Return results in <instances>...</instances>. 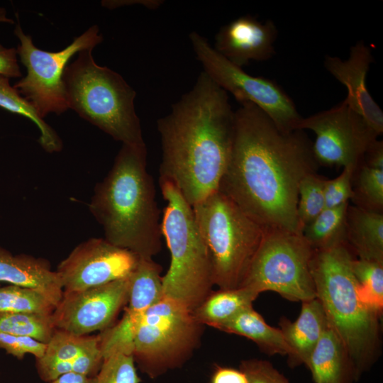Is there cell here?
I'll return each instance as SVG.
<instances>
[{
    "label": "cell",
    "instance_id": "obj_1",
    "mask_svg": "<svg viewBox=\"0 0 383 383\" xmlns=\"http://www.w3.org/2000/svg\"><path fill=\"white\" fill-rule=\"evenodd\" d=\"M227 168L218 191L265 228L302 233L298 189L317 172L313 143L303 130L284 132L257 106L240 103Z\"/></svg>",
    "mask_w": 383,
    "mask_h": 383
},
{
    "label": "cell",
    "instance_id": "obj_2",
    "mask_svg": "<svg viewBox=\"0 0 383 383\" xmlns=\"http://www.w3.org/2000/svg\"><path fill=\"white\" fill-rule=\"evenodd\" d=\"M234 123L228 93L204 71L157 120L160 179L172 183L192 206L218 191L231 155Z\"/></svg>",
    "mask_w": 383,
    "mask_h": 383
},
{
    "label": "cell",
    "instance_id": "obj_3",
    "mask_svg": "<svg viewBox=\"0 0 383 383\" xmlns=\"http://www.w3.org/2000/svg\"><path fill=\"white\" fill-rule=\"evenodd\" d=\"M89 209L110 243L143 258L160 252V212L145 144H122L111 169L95 187Z\"/></svg>",
    "mask_w": 383,
    "mask_h": 383
},
{
    "label": "cell",
    "instance_id": "obj_4",
    "mask_svg": "<svg viewBox=\"0 0 383 383\" xmlns=\"http://www.w3.org/2000/svg\"><path fill=\"white\" fill-rule=\"evenodd\" d=\"M346 243L313 250L311 261L316 298L328 324L340 338L357 379L374 361L379 318L360 300Z\"/></svg>",
    "mask_w": 383,
    "mask_h": 383
},
{
    "label": "cell",
    "instance_id": "obj_5",
    "mask_svg": "<svg viewBox=\"0 0 383 383\" xmlns=\"http://www.w3.org/2000/svg\"><path fill=\"white\" fill-rule=\"evenodd\" d=\"M93 49L79 51L62 76L68 109L122 144H145L135 112V91L121 75L96 64Z\"/></svg>",
    "mask_w": 383,
    "mask_h": 383
},
{
    "label": "cell",
    "instance_id": "obj_6",
    "mask_svg": "<svg viewBox=\"0 0 383 383\" xmlns=\"http://www.w3.org/2000/svg\"><path fill=\"white\" fill-rule=\"evenodd\" d=\"M159 182L166 201L161 232L171 255L170 267L162 279L164 296L193 312L214 285L209 254L192 206L172 183Z\"/></svg>",
    "mask_w": 383,
    "mask_h": 383
},
{
    "label": "cell",
    "instance_id": "obj_7",
    "mask_svg": "<svg viewBox=\"0 0 383 383\" xmlns=\"http://www.w3.org/2000/svg\"><path fill=\"white\" fill-rule=\"evenodd\" d=\"M192 209L209 254L213 284L223 289L240 287L265 228L219 191Z\"/></svg>",
    "mask_w": 383,
    "mask_h": 383
},
{
    "label": "cell",
    "instance_id": "obj_8",
    "mask_svg": "<svg viewBox=\"0 0 383 383\" xmlns=\"http://www.w3.org/2000/svg\"><path fill=\"white\" fill-rule=\"evenodd\" d=\"M203 325L192 312L164 296L143 315L133 343L132 356L142 372L157 378L181 367L199 344Z\"/></svg>",
    "mask_w": 383,
    "mask_h": 383
},
{
    "label": "cell",
    "instance_id": "obj_9",
    "mask_svg": "<svg viewBox=\"0 0 383 383\" xmlns=\"http://www.w3.org/2000/svg\"><path fill=\"white\" fill-rule=\"evenodd\" d=\"M313 249L302 233L265 228L240 287L259 294L273 291L293 301L316 298L311 272Z\"/></svg>",
    "mask_w": 383,
    "mask_h": 383
},
{
    "label": "cell",
    "instance_id": "obj_10",
    "mask_svg": "<svg viewBox=\"0 0 383 383\" xmlns=\"http://www.w3.org/2000/svg\"><path fill=\"white\" fill-rule=\"evenodd\" d=\"M14 34L19 43L16 48L20 62L26 69V75L13 87L44 119L50 113L60 115L67 111L62 76L71 58L79 51L94 49L103 41L97 25L90 26L62 50L50 52L39 49L32 37L25 33L19 23Z\"/></svg>",
    "mask_w": 383,
    "mask_h": 383
},
{
    "label": "cell",
    "instance_id": "obj_11",
    "mask_svg": "<svg viewBox=\"0 0 383 383\" xmlns=\"http://www.w3.org/2000/svg\"><path fill=\"white\" fill-rule=\"evenodd\" d=\"M193 50L205 72L220 87L240 104L250 102L262 110L281 131L298 130L301 116L287 93L276 82L246 73L218 53L199 33L189 35Z\"/></svg>",
    "mask_w": 383,
    "mask_h": 383
},
{
    "label": "cell",
    "instance_id": "obj_12",
    "mask_svg": "<svg viewBox=\"0 0 383 383\" xmlns=\"http://www.w3.org/2000/svg\"><path fill=\"white\" fill-rule=\"evenodd\" d=\"M298 130H310L316 135L312 148L319 165L349 167L360 165L377 134L363 118L343 101L339 104L301 118Z\"/></svg>",
    "mask_w": 383,
    "mask_h": 383
},
{
    "label": "cell",
    "instance_id": "obj_13",
    "mask_svg": "<svg viewBox=\"0 0 383 383\" xmlns=\"http://www.w3.org/2000/svg\"><path fill=\"white\" fill-rule=\"evenodd\" d=\"M139 258L104 238H91L77 245L56 272L63 292H78L128 277Z\"/></svg>",
    "mask_w": 383,
    "mask_h": 383
},
{
    "label": "cell",
    "instance_id": "obj_14",
    "mask_svg": "<svg viewBox=\"0 0 383 383\" xmlns=\"http://www.w3.org/2000/svg\"><path fill=\"white\" fill-rule=\"evenodd\" d=\"M129 277L82 291L63 292L51 315L55 329L77 335L104 331L128 301Z\"/></svg>",
    "mask_w": 383,
    "mask_h": 383
},
{
    "label": "cell",
    "instance_id": "obj_15",
    "mask_svg": "<svg viewBox=\"0 0 383 383\" xmlns=\"http://www.w3.org/2000/svg\"><path fill=\"white\" fill-rule=\"evenodd\" d=\"M103 361L99 334L77 335L55 329L43 356L35 359V367L40 379L48 382L70 372L93 377Z\"/></svg>",
    "mask_w": 383,
    "mask_h": 383
},
{
    "label": "cell",
    "instance_id": "obj_16",
    "mask_svg": "<svg viewBox=\"0 0 383 383\" xmlns=\"http://www.w3.org/2000/svg\"><path fill=\"white\" fill-rule=\"evenodd\" d=\"M278 30L272 21L240 16L222 26L215 37L214 50L232 64L243 68L251 61H265L275 54Z\"/></svg>",
    "mask_w": 383,
    "mask_h": 383
},
{
    "label": "cell",
    "instance_id": "obj_17",
    "mask_svg": "<svg viewBox=\"0 0 383 383\" xmlns=\"http://www.w3.org/2000/svg\"><path fill=\"white\" fill-rule=\"evenodd\" d=\"M372 62L371 48L363 42H358L350 48L347 60L328 55L324 66L346 87L348 94L343 101L361 116L379 136L383 133V113L371 96L366 84L367 72Z\"/></svg>",
    "mask_w": 383,
    "mask_h": 383
},
{
    "label": "cell",
    "instance_id": "obj_18",
    "mask_svg": "<svg viewBox=\"0 0 383 383\" xmlns=\"http://www.w3.org/2000/svg\"><path fill=\"white\" fill-rule=\"evenodd\" d=\"M0 282L33 289L55 307L63 294L60 278L47 260L26 254L13 255L1 247Z\"/></svg>",
    "mask_w": 383,
    "mask_h": 383
},
{
    "label": "cell",
    "instance_id": "obj_19",
    "mask_svg": "<svg viewBox=\"0 0 383 383\" xmlns=\"http://www.w3.org/2000/svg\"><path fill=\"white\" fill-rule=\"evenodd\" d=\"M160 273L161 267L152 259L139 258L129 276L128 306L117 323L119 328L134 333L147 310L164 297Z\"/></svg>",
    "mask_w": 383,
    "mask_h": 383
},
{
    "label": "cell",
    "instance_id": "obj_20",
    "mask_svg": "<svg viewBox=\"0 0 383 383\" xmlns=\"http://www.w3.org/2000/svg\"><path fill=\"white\" fill-rule=\"evenodd\" d=\"M328 324L324 310L317 298L302 302L301 312L295 321L282 320L280 330L291 350L288 356L291 365L304 363L306 365Z\"/></svg>",
    "mask_w": 383,
    "mask_h": 383
},
{
    "label": "cell",
    "instance_id": "obj_21",
    "mask_svg": "<svg viewBox=\"0 0 383 383\" xmlns=\"http://www.w3.org/2000/svg\"><path fill=\"white\" fill-rule=\"evenodd\" d=\"M306 365L316 383H353L357 379L340 338L329 324Z\"/></svg>",
    "mask_w": 383,
    "mask_h": 383
},
{
    "label": "cell",
    "instance_id": "obj_22",
    "mask_svg": "<svg viewBox=\"0 0 383 383\" xmlns=\"http://www.w3.org/2000/svg\"><path fill=\"white\" fill-rule=\"evenodd\" d=\"M345 242L358 259L383 263V213L349 204Z\"/></svg>",
    "mask_w": 383,
    "mask_h": 383
},
{
    "label": "cell",
    "instance_id": "obj_23",
    "mask_svg": "<svg viewBox=\"0 0 383 383\" xmlns=\"http://www.w3.org/2000/svg\"><path fill=\"white\" fill-rule=\"evenodd\" d=\"M259 294L246 287L212 290L192 313L201 325L217 328L245 309L252 306Z\"/></svg>",
    "mask_w": 383,
    "mask_h": 383
},
{
    "label": "cell",
    "instance_id": "obj_24",
    "mask_svg": "<svg viewBox=\"0 0 383 383\" xmlns=\"http://www.w3.org/2000/svg\"><path fill=\"white\" fill-rule=\"evenodd\" d=\"M216 329L248 338L269 355L289 356L291 353L281 330L269 326L252 306L245 309Z\"/></svg>",
    "mask_w": 383,
    "mask_h": 383
},
{
    "label": "cell",
    "instance_id": "obj_25",
    "mask_svg": "<svg viewBox=\"0 0 383 383\" xmlns=\"http://www.w3.org/2000/svg\"><path fill=\"white\" fill-rule=\"evenodd\" d=\"M0 107L21 115L33 122L40 131L38 142L48 152H57L62 149V142L56 131L42 118L33 106L9 82L0 76Z\"/></svg>",
    "mask_w": 383,
    "mask_h": 383
},
{
    "label": "cell",
    "instance_id": "obj_26",
    "mask_svg": "<svg viewBox=\"0 0 383 383\" xmlns=\"http://www.w3.org/2000/svg\"><path fill=\"white\" fill-rule=\"evenodd\" d=\"M349 203L324 209L302 234L313 250L328 248L345 242L346 214Z\"/></svg>",
    "mask_w": 383,
    "mask_h": 383
},
{
    "label": "cell",
    "instance_id": "obj_27",
    "mask_svg": "<svg viewBox=\"0 0 383 383\" xmlns=\"http://www.w3.org/2000/svg\"><path fill=\"white\" fill-rule=\"evenodd\" d=\"M352 268L360 300L379 317L383 309V263L355 257Z\"/></svg>",
    "mask_w": 383,
    "mask_h": 383
},
{
    "label": "cell",
    "instance_id": "obj_28",
    "mask_svg": "<svg viewBox=\"0 0 383 383\" xmlns=\"http://www.w3.org/2000/svg\"><path fill=\"white\" fill-rule=\"evenodd\" d=\"M352 187L354 206L383 213V170L362 162L353 172Z\"/></svg>",
    "mask_w": 383,
    "mask_h": 383
},
{
    "label": "cell",
    "instance_id": "obj_29",
    "mask_svg": "<svg viewBox=\"0 0 383 383\" xmlns=\"http://www.w3.org/2000/svg\"><path fill=\"white\" fill-rule=\"evenodd\" d=\"M55 306L39 292L23 287H0V313L50 316Z\"/></svg>",
    "mask_w": 383,
    "mask_h": 383
},
{
    "label": "cell",
    "instance_id": "obj_30",
    "mask_svg": "<svg viewBox=\"0 0 383 383\" xmlns=\"http://www.w3.org/2000/svg\"><path fill=\"white\" fill-rule=\"evenodd\" d=\"M55 330L51 315L0 313V333L30 337L47 344Z\"/></svg>",
    "mask_w": 383,
    "mask_h": 383
},
{
    "label": "cell",
    "instance_id": "obj_31",
    "mask_svg": "<svg viewBox=\"0 0 383 383\" xmlns=\"http://www.w3.org/2000/svg\"><path fill=\"white\" fill-rule=\"evenodd\" d=\"M326 179L312 172L306 174L299 185L297 218L301 232L325 209Z\"/></svg>",
    "mask_w": 383,
    "mask_h": 383
},
{
    "label": "cell",
    "instance_id": "obj_32",
    "mask_svg": "<svg viewBox=\"0 0 383 383\" xmlns=\"http://www.w3.org/2000/svg\"><path fill=\"white\" fill-rule=\"evenodd\" d=\"M135 363L131 355L117 353L103 361L98 373L90 383H140Z\"/></svg>",
    "mask_w": 383,
    "mask_h": 383
},
{
    "label": "cell",
    "instance_id": "obj_33",
    "mask_svg": "<svg viewBox=\"0 0 383 383\" xmlns=\"http://www.w3.org/2000/svg\"><path fill=\"white\" fill-rule=\"evenodd\" d=\"M355 169L343 167L340 174L333 179H326L324 184L325 209L349 203L353 192L352 179Z\"/></svg>",
    "mask_w": 383,
    "mask_h": 383
},
{
    "label": "cell",
    "instance_id": "obj_34",
    "mask_svg": "<svg viewBox=\"0 0 383 383\" xmlns=\"http://www.w3.org/2000/svg\"><path fill=\"white\" fill-rule=\"evenodd\" d=\"M46 348L47 344L30 337L0 333V349L18 360L27 354L33 355L35 359L40 358Z\"/></svg>",
    "mask_w": 383,
    "mask_h": 383
},
{
    "label": "cell",
    "instance_id": "obj_35",
    "mask_svg": "<svg viewBox=\"0 0 383 383\" xmlns=\"http://www.w3.org/2000/svg\"><path fill=\"white\" fill-rule=\"evenodd\" d=\"M240 370L246 374L248 383H289L267 361L245 360L241 362Z\"/></svg>",
    "mask_w": 383,
    "mask_h": 383
},
{
    "label": "cell",
    "instance_id": "obj_36",
    "mask_svg": "<svg viewBox=\"0 0 383 383\" xmlns=\"http://www.w3.org/2000/svg\"><path fill=\"white\" fill-rule=\"evenodd\" d=\"M0 76L6 78H21L16 48L0 44Z\"/></svg>",
    "mask_w": 383,
    "mask_h": 383
},
{
    "label": "cell",
    "instance_id": "obj_37",
    "mask_svg": "<svg viewBox=\"0 0 383 383\" xmlns=\"http://www.w3.org/2000/svg\"><path fill=\"white\" fill-rule=\"evenodd\" d=\"M210 383H248L246 374L241 370L217 366Z\"/></svg>",
    "mask_w": 383,
    "mask_h": 383
},
{
    "label": "cell",
    "instance_id": "obj_38",
    "mask_svg": "<svg viewBox=\"0 0 383 383\" xmlns=\"http://www.w3.org/2000/svg\"><path fill=\"white\" fill-rule=\"evenodd\" d=\"M362 162L367 166L383 170V142L375 140L366 151Z\"/></svg>",
    "mask_w": 383,
    "mask_h": 383
},
{
    "label": "cell",
    "instance_id": "obj_39",
    "mask_svg": "<svg viewBox=\"0 0 383 383\" xmlns=\"http://www.w3.org/2000/svg\"><path fill=\"white\" fill-rule=\"evenodd\" d=\"M162 1L159 0H144V1H103L101 4L103 6L109 9H116L125 5L140 4L143 5L150 9L158 8L162 4Z\"/></svg>",
    "mask_w": 383,
    "mask_h": 383
},
{
    "label": "cell",
    "instance_id": "obj_40",
    "mask_svg": "<svg viewBox=\"0 0 383 383\" xmlns=\"http://www.w3.org/2000/svg\"><path fill=\"white\" fill-rule=\"evenodd\" d=\"M91 377L79 373L63 374L47 383H90Z\"/></svg>",
    "mask_w": 383,
    "mask_h": 383
},
{
    "label": "cell",
    "instance_id": "obj_41",
    "mask_svg": "<svg viewBox=\"0 0 383 383\" xmlns=\"http://www.w3.org/2000/svg\"><path fill=\"white\" fill-rule=\"evenodd\" d=\"M0 23H6L14 24L13 19L7 16V12L5 8L0 6Z\"/></svg>",
    "mask_w": 383,
    "mask_h": 383
}]
</instances>
